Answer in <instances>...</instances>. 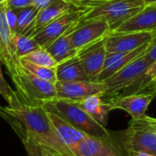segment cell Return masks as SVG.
I'll list each match as a JSON object with an SVG mask.
<instances>
[{
  "mask_svg": "<svg viewBox=\"0 0 156 156\" xmlns=\"http://www.w3.org/2000/svg\"><path fill=\"white\" fill-rule=\"evenodd\" d=\"M0 117L20 138L28 156H39L44 153L75 156L59 140L48 112L41 104L26 103L15 91L8 106L0 105Z\"/></svg>",
  "mask_w": 156,
  "mask_h": 156,
  "instance_id": "6da1fadb",
  "label": "cell"
},
{
  "mask_svg": "<svg viewBox=\"0 0 156 156\" xmlns=\"http://www.w3.org/2000/svg\"><path fill=\"white\" fill-rule=\"evenodd\" d=\"M110 138L127 151L144 152L156 156V119L146 115L132 118L126 129L110 132Z\"/></svg>",
  "mask_w": 156,
  "mask_h": 156,
  "instance_id": "7a4b0ae2",
  "label": "cell"
},
{
  "mask_svg": "<svg viewBox=\"0 0 156 156\" xmlns=\"http://www.w3.org/2000/svg\"><path fill=\"white\" fill-rule=\"evenodd\" d=\"M40 104L46 111L54 112L87 135L99 138H110V131L97 122L74 101L56 97L42 101Z\"/></svg>",
  "mask_w": 156,
  "mask_h": 156,
  "instance_id": "3957f363",
  "label": "cell"
},
{
  "mask_svg": "<svg viewBox=\"0 0 156 156\" xmlns=\"http://www.w3.org/2000/svg\"><path fill=\"white\" fill-rule=\"evenodd\" d=\"M145 5L142 0H111L88 8L80 18V23L102 20L110 25L112 32L122 23L140 12Z\"/></svg>",
  "mask_w": 156,
  "mask_h": 156,
  "instance_id": "277c9868",
  "label": "cell"
},
{
  "mask_svg": "<svg viewBox=\"0 0 156 156\" xmlns=\"http://www.w3.org/2000/svg\"><path fill=\"white\" fill-rule=\"evenodd\" d=\"M12 81L16 88V91L26 103L40 104L57 97L55 84L35 76L22 66Z\"/></svg>",
  "mask_w": 156,
  "mask_h": 156,
  "instance_id": "5b68a950",
  "label": "cell"
},
{
  "mask_svg": "<svg viewBox=\"0 0 156 156\" xmlns=\"http://www.w3.org/2000/svg\"><path fill=\"white\" fill-rule=\"evenodd\" d=\"M144 53L102 81L107 88V91L101 95L103 100L115 97L138 82L151 66Z\"/></svg>",
  "mask_w": 156,
  "mask_h": 156,
  "instance_id": "8992f818",
  "label": "cell"
},
{
  "mask_svg": "<svg viewBox=\"0 0 156 156\" xmlns=\"http://www.w3.org/2000/svg\"><path fill=\"white\" fill-rule=\"evenodd\" d=\"M88 8H74L44 27L37 31L33 38L43 48L50 46L56 39L67 33L68 31L75 28L80 23V18L85 14Z\"/></svg>",
  "mask_w": 156,
  "mask_h": 156,
  "instance_id": "52a82bcc",
  "label": "cell"
},
{
  "mask_svg": "<svg viewBox=\"0 0 156 156\" xmlns=\"http://www.w3.org/2000/svg\"><path fill=\"white\" fill-rule=\"evenodd\" d=\"M14 34L5 18V3L0 5V60L13 80L21 68L14 43Z\"/></svg>",
  "mask_w": 156,
  "mask_h": 156,
  "instance_id": "ba28073f",
  "label": "cell"
},
{
  "mask_svg": "<svg viewBox=\"0 0 156 156\" xmlns=\"http://www.w3.org/2000/svg\"><path fill=\"white\" fill-rule=\"evenodd\" d=\"M112 33L110 25L102 20H91L79 23L71 31L70 38L78 53L83 48L104 39Z\"/></svg>",
  "mask_w": 156,
  "mask_h": 156,
  "instance_id": "9c48e42d",
  "label": "cell"
},
{
  "mask_svg": "<svg viewBox=\"0 0 156 156\" xmlns=\"http://www.w3.org/2000/svg\"><path fill=\"white\" fill-rule=\"evenodd\" d=\"M75 156H130L111 138H99L88 135L72 150Z\"/></svg>",
  "mask_w": 156,
  "mask_h": 156,
  "instance_id": "30bf717a",
  "label": "cell"
},
{
  "mask_svg": "<svg viewBox=\"0 0 156 156\" xmlns=\"http://www.w3.org/2000/svg\"><path fill=\"white\" fill-rule=\"evenodd\" d=\"M57 97L60 99L79 101L93 95H103L107 88L103 82L82 81H57L55 84Z\"/></svg>",
  "mask_w": 156,
  "mask_h": 156,
  "instance_id": "8fae6325",
  "label": "cell"
},
{
  "mask_svg": "<svg viewBox=\"0 0 156 156\" xmlns=\"http://www.w3.org/2000/svg\"><path fill=\"white\" fill-rule=\"evenodd\" d=\"M156 36L155 32L111 33L104 39L107 53L130 52L150 43Z\"/></svg>",
  "mask_w": 156,
  "mask_h": 156,
  "instance_id": "7c38bea8",
  "label": "cell"
},
{
  "mask_svg": "<svg viewBox=\"0 0 156 156\" xmlns=\"http://www.w3.org/2000/svg\"><path fill=\"white\" fill-rule=\"evenodd\" d=\"M155 96V92H141L103 101L110 104L112 110H122L136 119L145 116L148 106Z\"/></svg>",
  "mask_w": 156,
  "mask_h": 156,
  "instance_id": "4fadbf2b",
  "label": "cell"
},
{
  "mask_svg": "<svg viewBox=\"0 0 156 156\" xmlns=\"http://www.w3.org/2000/svg\"><path fill=\"white\" fill-rule=\"evenodd\" d=\"M104 39L83 48L77 55L85 73L92 81L97 80L104 66L107 55Z\"/></svg>",
  "mask_w": 156,
  "mask_h": 156,
  "instance_id": "5bb4252c",
  "label": "cell"
},
{
  "mask_svg": "<svg viewBox=\"0 0 156 156\" xmlns=\"http://www.w3.org/2000/svg\"><path fill=\"white\" fill-rule=\"evenodd\" d=\"M156 3L146 4L144 7L133 17L122 23L112 33L127 32H155Z\"/></svg>",
  "mask_w": 156,
  "mask_h": 156,
  "instance_id": "9a60e30c",
  "label": "cell"
},
{
  "mask_svg": "<svg viewBox=\"0 0 156 156\" xmlns=\"http://www.w3.org/2000/svg\"><path fill=\"white\" fill-rule=\"evenodd\" d=\"M148 44L142 46L141 48L130 51V52H112L107 53L103 69L97 78L96 81L102 82L121 69L125 67L130 62L133 61L140 56H142L147 49Z\"/></svg>",
  "mask_w": 156,
  "mask_h": 156,
  "instance_id": "2e32d148",
  "label": "cell"
},
{
  "mask_svg": "<svg viewBox=\"0 0 156 156\" xmlns=\"http://www.w3.org/2000/svg\"><path fill=\"white\" fill-rule=\"evenodd\" d=\"M48 115L59 140L71 152L80 142H81L85 137L88 136L86 133L78 130L69 122H68L58 115L55 114L54 112H48Z\"/></svg>",
  "mask_w": 156,
  "mask_h": 156,
  "instance_id": "e0dca14e",
  "label": "cell"
},
{
  "mask_svg": "<svg viewBox=\"0 0 156 156\" xmlns=\"http://www.w3.org/2000/svg\"><path fill=\"white\" fill-rule=\"evenodd\" d=\"M74 8H79V7L65 0H58L53 3L52 5L39 10L34 22L31 37H33V36L37 31L42 29L44 27H46L47 25H48L49 23H51L52 21L59 17L61 15Z\"/></svg>",
  "mask_w": 156,
  "mask_h": 156,
  "instance_id": "ac0fdd59",
  "label": "cell"
},
{
  "mask_svg": "<svg viewBox=\"0 0 156 156\" xmlns=\"http://www.w3.org/2000/svg\"><path fill=\"white\" fill-rule=\"evenodd\" d=\"M74 101L97 122L104 127L107 126L108 116L110 112L112 110L110 104L102 100L101 95H93L83 100Z\"/></svg>",
  "mask_w": 156,
  "mask_h": 156,
  "instance_id": "d6986e66",
  "label": "cell"
},
{
  "mask_svg": "<svg viewBox=\"0 0 156 156\" xmlns=\"http://www.w3.org/2000/svg\"><path fill=\"white\" fill-rule=\"evenodd\" d=\"M56 75L57 81L90 80L77 56L58 63L56 66Z\"/></svg>",
  "mask_w": 156,
  "mask_h": 156,
  "instance_id": "ffe728a7",
  "label": "cell"
},
{
  "mask_svg": "<svg viewBox=\"0 0 156 156\" xmlns=\"http://www.w3.org/2000/svg\"><path fill=\"white\" fill-rule=\"evenodd\" d=\"M73 29L68 31L46 48L58 64L78 55V51L74 48L70 38V33Z\"/></svg>",
  "mask_w": 156,
  "mask_h": 156,
  "instance_id": "44dd1931",
  "label": "cell"
},
{
  "mask_svg": "<svg viewBox=\"0 0 156 156\" xmlns=\"http://www.w3.org/2000/svg\"><path fill=\"white\" fill-rule=\"evenodd\" d=\"M38 9L34 5H29L21 9L15 10L16 15V33L31 37L33 26Z\"/></svg>",
  "mask_w": 156,
  "mask_h": 156,
  "instance_id": "7402d4cb",
  "label": "cell"
},
{
  "mask_svg": "<svg viewBox=\"0 0 156 156\" xmlns=\"http://www.w3.org/2000/svg\"><path fill=\"white\" fill-rule=\"evenodd\" d=\"M20 65L35 76L45 80L47 81H49L53 84H56L57 82V75H56V67H44L33 64L27 60H25L23 58H20Z\"/></svg>",
  "mask_w": 156,
  "mask_h": 156,
  "instance_id": "603a6c76",
  "label": "cell"
},
{
  "mask_svg": "<svg viewBox=\"0 0 156 156\" xmlns=\"http://www.w3.org/2000/svg\"><path fill=\"white\" fill-rule=\"evenodd\" d=\"M14 43H15L16 51L19 59L28 55L29 53L38 49L39 48H41L32 37H28V36L17 34V33L15 34L14 36Z\"/></svg>",
  "mask_w": 156,
  "mask_h": 156,
  "instance_id": "cb8c5ba5",
  "label": "cell"
},
{
  "mask_svg": "<svg viewBox=\"0 0 156 156\" xmlns=\"http://www.w3.org/2000/svg\"><path fill=\"white\" fill-rule=\"evenodd\" d=\"M25 60H27L33 64L44 66V67H56L58 65L57 61L53 58V57L48 53L46 48H39L38 49L29 53L28 55L21 58Z\"/></svg>",
  "mask_w": 156,
  "mask_h": 156,
  "instance_id": "d4e9b609",
  "label": "cell"
},
{
  "mask_svg": "<svg viewBox=\"0 0 156 156\" xmlns=\"http://www.w3.org/2000/svg\"><path fill=\"white\" fill-rule=\"evenodd\" d=\"M0 95L7 101L9 104L15 95V90H13L10 86L7 84V82L5 80V78L2 73L1 69V60H0Z\"/></svg>",
  "mask_w": 156,
  "mask_h": 156,
  "instance_id": "484cf974",
  "label": "cell"
},
{
  "mask_svg": "<svg viewBox=\"0 0 156 156\" xmlns=\"http://www.w3.org/2000/svg\"><path fill=\"white\" fill-rule=\"evenodd\" d=\"M5 5L11 10L21 9L32 5V0H5Z\"/></svg>",
  "mask_w": 156,
  "mask_h": 156,
  "instance_id": "4316f807",
  "label": "cell"
},
{
  "mask_svg": "<svg viewBox=\"0 0 156 156\" xmlns=\"http://www.w3.org/2000/svg\"><path fill=\"white\" fill-rule=\"evenodd\" d=\"M111 0H70V3L74 5L81 8H90L98 5L103 4Z\"/></svg>",
  "mask_w": 156,
  "mask_h": 156,
  "instance_id": "83f0119b",
  "label": "cell"
},
{
  "mask_svg": "<svg viewBox=\"0 0 156 156\" xmlns=\"http://www.w3.org/2000/svg\"><path fill=\"white\" fill-rule=\"evenodd\" d=\"M144 56L146 59L150 62L151 66L156 62V36L149 43L148 48L144 53Z\"/></svg>",
  "mask_w": 156,
  "mask_h": 156,
  "instance_id": "f1b7e54d",
  "label": "cell"
},
{
  "mask_svg": "<svg viewBox=\"0 0 156 156\" xmlns=\"http://www.w3.org/2000/svg\"><path fill=\"white\" fill-rule=\"evenodd\" d=\"M5 3V2H4ZM5 18L6 21L9 25V27L13 34H16V15L15 10H11L5 5Z\"/></svg>",
  "mask_w": 156,
  "mask_h": 156,
  "instance_id": "f546056e",
  "label": "cell"
},
{
  "mask_svg": "<svg viewBox=\"0 0 156 156\" xmlns=\"http://www.w3.org/2000/svg\"><path fill=\"white\" fill-rule=\"evenodd\" d=\"M58 0H32V5H34L38 10H41Z\"/></svg>",
  "mask_w": 156,
  "mask_h": 156,
  "instance_id": "4dcf8cb0",
  "label": "cell"
},
{
  "mask_svg": "<svg viewBox=\"0 0 156 156\" xmlns=\"http://www.w3.org/2000/svg\"><path fill=\"white\" fill-rule=\"evenodd\" d=\"M130 156H155L151 154H147V153H144V152H132L129 151Z\"/></svg>",
  "mask_w": 156,
  "mask_h": 156,
  "instance_id": "1f68e13d",
  "label": "cell"
},
{
  "mask_svg": "<svg viewBox=\"0 0 156 156\" xmlns=\"http://www.w3.org/2000/svg\"><path fill=\"white\" fill-rule=\"evenodd\" d=\"M39 156H59V155H57V154H50V153H44V154H40Z\"/></svg>",
  "mask_w": 156,
  "mask_h": 156,
  "instance_id": "d6a6232c",
  "label": "cell"
},
{
  "mask_svg": "<svg viewBox=\"0 0 156 156\" xmlns=\"http://www.w3.org/2000/svg\"><path fill=\"white\" fill-rule=\"evenodd\" d=\"M145 4H151V3H156V0H142Z\"/></svg>",
  "mask_w": 156,
  "mask_h": 156,
  "instance_id": "836d02e7",
  "label": "cell"
},
{
  "mask_svg": "<svg viewBox=\"0 0 156 156\" xmlns=\"http://www.w3.org/2000/svg\"><path fill=\"white\" fill-rule=\"evenodd\" d=\"M5 1V0H0V5H1V4H3Z\"/></svg>",
  "mask_w": 156,
  "mask_h": 156,
  "instance_id": "e575fe53",
  "label": "cell"
},
{
  "mask_svg": "<svg viewBox=\"0 0 156 156\" xmlns=\"http://www.w3.org/2000/svg\"><path fill=\"white\" fill-rule=\"evenodd\" d=\"M65 1H67V2H69V3H70V0H65ZM73 5V4H72Z\"/></svg>",
  "mask_w": 156,
  "mask_h": 156,
  "instance_id": "d590c367",
  "label": "cell"
},
{
  "mask_svg": "<svg viewBox=\"0 0 156 156\" xmlns=\"http://www.w3.org/2000/svg\"><path fill=\"white\" fill-rule=\"evenodd\" d=\"M155 93H156V86H155Z\"/></svg>",
  "mask_w": 156,
  "mask_h": 156,
  "instance_id": "8d00e7d4",
  "label": "cell"
}]
</instances>
